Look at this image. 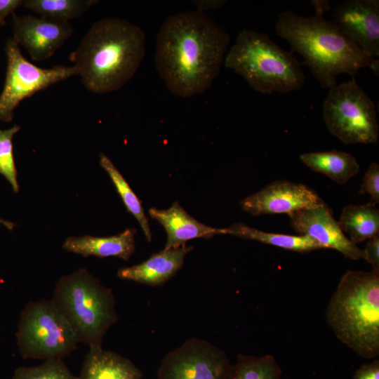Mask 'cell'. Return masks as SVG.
I'll use <instances>...</instances> for the list:
<instances>
[{
    "label": "cell",
    "instance_id": "25",
    "mask_svg": "<svg viewBox=\"0 0 379 379\" xmlns=\"http://www.w3.org/2000/svg\"><path fill=\"white\" fill-rule=\"evenodd\" d=\"M11 379H78L61 359H49L36 366H20Z\"/></svg>",
    "mask_w": 379,
    "mask_h": 379
},
{
    "label": "cell",
    "instance_id": "19",
    "mask_svg": "<svg viewBox=\"0 0 379 379\" xmlns=\"http://www.w3.org/2000/svg\"><path fill=\"white\" fill-rule=\"evenodd\" d=\"M300 159L312 171L323 173L340 185L346 183L360 170L353 155L337 149L304 153L300 155Z\"/></svg>",
    "mask_w": 379,
    "mask_h": 379
},
{
    "label": "cell",
    "instance_id": "5",
    "mask_svg": "<svg viewBox=\"0 0 379 379\" xmlns=\"http://www.w3.org/2000/svg\"><path fill=\"white\" fill-rule=\"evenodd\" d=\"M68 321L79 343L102 347L104 337L118 320L112 290L86 268L61 277L51 299Z\"/></svg>",
    "mask_w": 379,
    "mask_h": 379
},
{
    "label": "cell",
    "instance_id": "22",
    "mask_svg": "<svg viewBox=\"0 0 379 379\" xmlns=\"http://www.w3.org/2000/svg\"><path fill=\"white\" fill-rule=\"evenodd\" d=\"M98 1L26 0L23 5L40 17L69 22L84 15Z\"/></svg>",
    "mask_w": 379,
    "mask_h": 379
},
{
    "label": "cell",
    "instance_id": "32",
    "mask_svg": "<svg viewBox=\"0 0 379 379\" xmlns=\"http://www.w3.org/2000/svg\"><path fill=\"white\" fill-rule=\"evenodd\" d=\"M0 223L3 225L4 226H5L8 230H12L14 227V224L13 222H8L1 218H0Z\"/></svg>",
    "mask_w": 379,
    "mask_h": 379
},
{
    "label": "cell",
    "instance_id": "33",
    "mask_svg": "<svg viewBox=\"0 0 379 379\" xmlns=\"http://www.w3.org/2000/svg\"><path fill=\"white\" fill-rule=\"evenodd\" d=\"M2 25H2V24L0 23V27L2 26Z\"/></svg>",
    "mask_w": 379,
    "mask_h": 379
},
{
    "label": "cell",
    "instance_id": "11",
    "mask_svg": "<svg viewBox=\"0 0 379 379\" xmlns=\"http://www.w3.org/2000/svg\"><path fill=\"white\" fill-rule=\"evenodd\" d=\"M292 228L300 235L310 237L322 248H332L352 260L364 259V250L352 242L324 202L288 215Z\"/></svg>",
    "mask_w": 379,
    "mask_h": 379
},
{
    "label": "cell",
    "instance_id": "24",
    "mask_svg": "<svg viewBox=\"0 0 379 379\" xmlns=\"http://www.w3.org/2000/svg\"><path fill=\"white\" fill-rule=\"evenodd\" d=\"M281 369L272 355L240 354L235 364L232 365L228 379H281Z\"/></svg>",
    "mask_w": 379,
    "mask_h": 379
},
{
    "label": "cell",
    "instance_id": "21",
    "mask_svg": "<svg viewBox=\"0 0 379 379\" xmlns=\"http://www.w3.org/2000/svg\"><path fill=\"white\" fill-rule=\"evenodd\" d=\"M223 234H231L300 253H309L322 248L317 242L307 236L267 232L243 223H235L223 228Z\"/></svg>",
    "mask_w": 379,
    "mask_h": 379
},
{
    "label": "cell",
    "instance_id": "17",
    "mask_svg": "<svg viewBox=\"0 0 379 379\" xmlns=\"http://www.w3.org/2000/svg\"><path fill=\"white\" fill-rule=\"evenodd\" d=\"M135 229L128 228L118 234L109 237H69L63 243L62 248L68 252L85 258L117 257L128 260L135 250Z\"/></svg>",
    "mask_w": 379,
    "mask_h": 379
},
{
    "label": "cell",
    "instance_id": "28",
    "mask_svg": "<svg viewBox=\"0 0 379 379\" xmlns=\"http://www.w3.org/2000/svg\"><path fill=\"white\" fill-rule=\"evenodd\" d=\"M364 253V260L372 265L373 270L379 272V234L368 239Z\"/></svg>",
    "mask_w": 379,
    "mask_h": 379
},
{
    "label": "cell",
    "instance_id": "26",
    "mask_svg": "<svg viewBox=\"0 0 379 379\" xmlns=\"http://www.w3.org/2000/svg\"><path fill=\"white\" fill-rule=\"evenodd\" d=\"M20 130V126L17 124L8 129H0V174L6 179L15 192H18L20 187L17 179L13 138Z\"/></svg>",
    "mask_w": 379,
    "mask_h": 379
},
{
    "label": "cell",
    "instance_id": "12",
    "mask_svg": "<svg viewBox=\"0 0 379 379\" xmlns=\"http://www.w3.org/2000/svg\"><path fill=\"white\" fill-rule=\"evenodd\" d=\"M13 39L37 61L51 58L72 35L69 22L12 13Z\"/></svg>",
    "mask_w": 379,
    "mask_h": 379
},
{
    "label": "cell",
    "instance_id": "18",
    "mask_svg": "<svg viewBox=\"0 0 379 379\" xmlns=\"http://www.w3.org/2000/svg\"><path fill=\"white\" fill-rule=\"evenodd\" d=\"M78 379H141L142 372L129 359L102 347L88 349Z\"/></svg>",
    "mask_w": 379,
    "mask_h": 379
},
{
    "label": "cell",
    "instance_id": "4",
    "mask_svg": "<svg viewBox=\"0 0 379 379\" xmlns=\"http://www.w3.org/2000/svg\"><path fill=\"white\" fill-rule=\"evenodd\" d=\"M336 338L359 356L379 354V272L348 270L326 311Z\"/></svg>",
    "mask_w": 379,
    "mask_h": 379
},
{
    "label": "cell",
    "instance_id": "9",
    "mask_svg": "<svg viewBox=\"0 0 379 379\" xmlns=\"http://www.w3.org/2000/svg\"><path fill=\"white\" fill-rule=\"evenodd\" d=\"M7 59L6 79L0 94V121H11L20 102L39 91L77 75L76 67L57 65L41 68L29 62L18 44L9 38L6 42Z\"/></svg>",
    "mask_w": 379,
    "mask_h": 379
},
{
    "label": "cell",
    "instance_id": "23",
    "mask_svg": "<svg viewBox=\"0 0 379 379\" xmlns=\"http://www.w3.org/2000/svg\"><path fill=\"white\" fill-rule=\"evenodd\" d=\"M99 163L109 175L127 211L136 218L147 240L150 241L152 233L140 199L109 157L101 153Z\"/></svg>",
    "mask_w": 379,
    "mask_h": 379
},
{
    "label": "cell",
    "instance_id": "20",
    "mask_svg": "<svg viewBox=\"0 0 379 379\" xmlns=\"http://www.w3.org/2000/svg\"><path fill=\"white\" fill-rule=\"evenodd\" d=\"M350 240L357 244L379 233V210L375 205H348L341 212L338 222Z\"/></svg>",
    "mask_w": 379,
    "mask_h": 379
},
{
    "label": "cell",
    "instance_id": "31",
    "mask_svg": "<svg viewBox=\"0 0 379 379\" xmlns=\"http://www.w3.org/2000/svg\"><path fill=\"white\" fill-rule=\"evenodd\" d=\"M192 2L198 8V11L201 12V11L219 8L226 1L222 0H199L193 1Z\"/></svg>",
    "mask_w": 379,
    "mask_h": 379
},
{
    "label": "cell",
    "instance_id": "7",
    "mask_svg": "<svg viewBox=\"0 0 379 379\" xmlns=\"http://www.w3.org/2000/svg\"><path fill=\"white\" fill-rule=\"evenodd\" d=\"M15 335L19 352L25 359H62L79 343L51 300L28 302L20 312Z\"/></svg>",
    "mask_w": 379,
    "mask_h": 379
},
{
    "label": "cell",
    "instance_id": "13",
    "mask_svg": "<svg viewBox=\"0 0 379 379\" xmlns=\"http://www.w3.org/2000/svg\"><path fill=\"white\" fill-rule=\"evenodd\" d=\"M334 24L366 56H379V1L349 0L338 4Z\"/></svg>",
    "mask_w": 379,
    "mask_h": 379
},
{
    "label": "cell",
    "instance_id": "6",
    "mask_svg": "<svg viewBox=\"0 0 379 379\" xmlns=\"http://www.w3.org/2000/svg\"><path fill=\"white\" fill-rule=\"evenodd\" d=\"M224 64L262 93L296 91L305 81L300 65L293 54L279 46L267 34L253 30L239 32Z\"/></svg>",
    "mask_w": 379,
    "mask_h": 379
},
{
    "label": "cell",
    "instance_id": "15",
    "mask_svg": "<svg viewBox=\"0 0 379 379\" xmlns=\"http://www.w3.org/2000/svg\"><path fill=\"white\" fill-rule=\"evenodd\" d=\"M192 249L182 245L154 253L147 260L131 267H121L119 278L137 283L158 286L171 279L182 267L186 255Z\"/></svg>",
    "mask_w": 379,
    "mask_h": 379
},
{
    "label": "cell",
    "instance_id": "14",
    "mask_svg": "<svg viewBox=\"0 0 379 379\" xmlns=\"http://www.w3.org/2000/svg\"><path fill=\"white\" fill-rule=\"evenodd\" d=\"M324 203L311 188L288 180H276L241 201V208L256 216L287 213Z\"/></svg>",
    "mask_w": 379,
    "mask_h": 379
},
{
    "label": "cell",
    "instance_id": "2",
    "mask_svg": "<svg viewBox=\"0 0 379 379\" xmlns=\"http://www.w3.org/2000/svg\"><path fill=\"white\" fill-rule=\"evenodd\" d=\"M145 55V36L140 27L125 20L106 18L91 25L69 58L85 88L103 94L128 83Z\"/></svg>",
    "mask_w": 379,
    "mask_h": 379
},
{
    "label": "cell",
    "instance_id": "29",
    "mask_svg": "<svg viewBox=\"0 0 379 379\" xmlns=\"http://www.w3.org/2000/svg\"><path fill=\"white\" fill-rule=\"evenodd\" d=\"M354 379H379V361L364 364L353 375Z\"/></svg>",
    "mask_w": 379,
    "mask_h": 379
},
{
    "label": "cell",
    "instance_id": "27",
    "mask_svg": "<svg viewBox=\"0 0 379 379\" xmlns=\"http://www.w3.org/2000/svg\"><path fill=\"white\" fill-rule=\"evenodd\" d=\"M367 193L371 197L369 203L376 205L379 202V165L373 162L367 169L359 194Z\"/></svg>",
    "mask_w": 379,
    "mask_h": 379
},
{
    "label": "cell",
    "instance_id": "3",
    "mask_svg": "<svg viewBox=\"0 0 379 379\" xmlns=\"http://www.w3.org/2000/svg\"><path fill=\"white\" fill-rule=\"evenodd\" d=\"M275 31L289 43L291 51L304 58L324 88L335 86L340 74L355 77L364 67L378 76L379 60L366 56L321 14L304 17L288 10L279 15Z\"/></svg>",
    "mask_w": 379,
    "mask_h": 379
},
{
    "label": "cell",
    "instance_id": "10",
    "mask_svg": "<svg viewBox=\"0 0 379 379\" xmlns=\"http://www.w3.org/2000/svg\"><path fill=\"white\" fill-rule=\"evenodd\" d=\"M232 365L226 353L211 343L192 338L166 354L158 379H228Z\"/></svg>",
    "mask_w": 379,
    "mask_h": 379
},
{
    "label": "cell",
    "instance_id": "30",
    "mask_svg": "<svg viewBox=\"0 0 379 379\" xmlns=\"http://www.w3.org/2000/svg\"><path fill=\"white\" fill-rule=\"evenodd\" d=\"M22 0H0V23L5 24V18L20 5L23 4Z\"/></svg>",
    "mask_w": 379,
    "mask_h": 379
},
{
    "label": "cell",
    "instance_id": "1",
    "mask_svg": "<svg viewBox=\"0 0 379 379\" xmlns=\"http://www.w3.org/2000/svg\"><path fill=\"white\" fill-rule=\"evenodd\" d=\"M229 41L228 34L200 11L173 15L157 34L156 68L172 93H202L218 76Z\"/></svg>",
    "mask_w": 379,
    "mask_h": 379
},
{
    "label": "cell",
    "instance_id": "16",
    "mask_svg": "<svg viewBox=\"0 0 379 379\" xmlns=\"http://www.w3.org/2000/svg\"><path fill=\"white\" fill-rule=\"evenodd\" d=\"M149 214L165 229L167 240L165 249L180 247L197 238H211L216 234H223V228L207 226L190 215L175 201L166 210L151 208Z\"/></svg>",
    "mask_w": 379,
    "mask_h": 379
},
{
    "label": "cell",
    "instance_id": "8",
    "mask_svg": "<svg viewBox=\"0 0 379 379\" xmlns=\"http://www.w3.org/2000/svg\"><path fill=\"white\" fill-rule=\"evenodd\" d=\"M322 112L329 132L343 143L378 142L379 127L374 102L355 77L329 88Z\"/></svg>",
    "mask_w": 379,
    "mask_h": 379
}]
</instances>
